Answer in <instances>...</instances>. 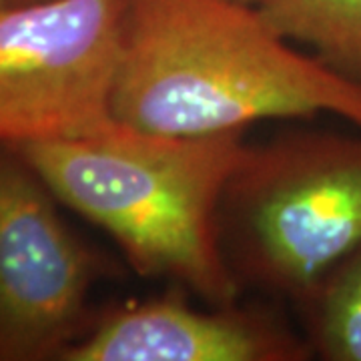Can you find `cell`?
Returning <instances> with one entry per match:
<instances>
[{
    "mask_svg": "<svg viewBox=\"0 0 361 361\" xmlns=\"http://www.w3.org/2000/svg\"><path fill=\"white\" fill-rule=\"evenodd\" d=\"M336 115L361 129V82L291 40L243 0H127L113 116L201 137L267 118Z\"/></svg>",
    "mask_w": 361,
    "mask_h": 361,
    "instance_id": "cell-1",
    "label": "cell"
},
{
    "mask_svg": "<svg viewBox=\"0 0 361 361\" xmlns=\"http://www.w3.org/2000/svg\"><path fill=\"white\" fill-rule=\"evenodd\" d=\"M11 149L54 199L109 233L141 277L171 279L213 307L237 303L219 213L251 149L243 130L173 137L116 123L97 137Z\"/></svg>",
    "mask_w": 361,
    "mask_h": 361,
    "instance_id": "cell-2",
    "label": "cell"
},
{
    "mask_svg": "<svg viewBox=\"0 0 361 361\" xmlns=\"http://www.w3.org/2000/svg\"><path fill=\"white\" fill-rule=\"evenodd\" d=\"M237 277L310 299L361 247V137L285 135L251 147L221 203Z\"/></svg>",
    "mask_w": 361,
    "mask_h": 361,
    "instance_id": "cell-3",
    "label": "cell"
},
{
    "mask_svg": "<svg viewBox=\"0 0 361 361\" xmlns=\"http://www.w3.org/2000/svg\"><path fill=\"white\" fill-rule=\"evenodd\" d=\"M127 0H0V145L116 125Z\"/></svg>",
    "mask_w": 361,
    "mask_h": 361,
    "instance_id": "cell-4",
    "label": "cell"
},
{
    "mask_svg": "<svg viewBox=\"0 0 361 361\" xmlns=\"http://www.w3.org/2000/svg\"><path fill=\"white\" fill-rule=\"evenodd\" d=\"M25 159L0 155V361L61 360L90 329L103 267Z\"/></svg>",
    "mask_w": 361,
    "mask_h": 361,
    "instance_id": "cell-5",
    "label": "cell"
},
{
    "mask_svg": "<svg viewBox=\"0 0 361 361\" xmlns=\"http://www.w3.org/2000/svg\"><path fill=\"white\" fill-rule=\"evenodd\" d=\"M307 349L283 327L251 311L193 310L159 299L111 311L61 361H297Z\"/></svg>",
    "mask_w": 361,
    "mask_h": 361,
    "instance_id": "cell-6",
    "label": "cell"
},
{
    "mask_svg": "<svg viewBox=\"0 0 361 361\" xmlns=\"http://www.w3.org/2000/svg\"><path fill=\"white\" fill-rule=\"evenodd\" d=\"M259 8L285 39L361 82V0H269Z\"/></svg>",
    "mask_w": 361,
    "mask_h": 361,
    "instance_id": "cell-7",
    "label": "cell"
},
{
    "mask_svg": "<svg viewBox=\"0 0 361 361\" xmlns=\"http://www.w3.org/2000/svg\"><path fill=\"white\" fill-rule=\"evenodd\" d=\"M311 303V343L323 360L361 361V247L317 285Z\"/></svg>",
    "mask_w": 361,
    "mask_h": 361,
    "instance_id": "cell-8",
    "label": "cell"
},
{
    "mask_svg": "<svg viewBox=\"0 0 361 361\" xmlns=\"http://www.w3.org/2000/svg\"><path fill=\"white\" fill-rule=\"evenodd\" d=\"M243 2H249V4H255V6H263L265 2H269V0H243Z\"/></svg>",
    "mask_w": 361,
    "mask_h": 361,
    "instance_id": "cell-9",
    "label": "cell"
}]
</instances>
